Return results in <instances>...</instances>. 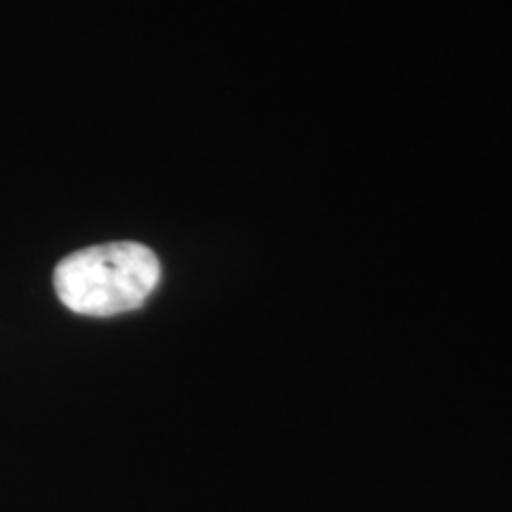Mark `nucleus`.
<instances>
[{
	"label": "nucleus",
	"mask_w": 512,
	"mask_h": 512,
	"mask_svg": "<svg viewBox=\"0 0 512 512\" xmlns=\"http://www.w3.org/2000/svg\"><path fill=\"white\" fill-rule=\"evenodd\" d=\"M162 278L157 254L138 242H110L74 252L57 264V299L79 316L110 318L136 311Z\"/></svg>",
	"instance_id": "f257e3e1"
}]
</instances>
